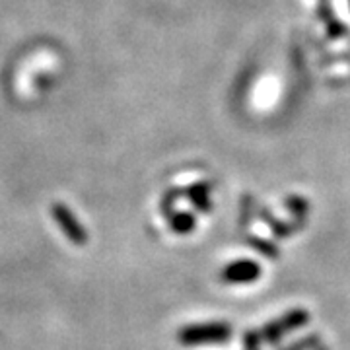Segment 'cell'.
Here are the masks:
<instances>
[{
    "mask_svg": "<svg viewBox=\"0 0 350 350\" xmlns=\"http://www.w3.org/2000/svg\"><path fill=\"white\" fill-rule=\"evenodd\" d=\"M230 337V327L226 323H204L181 329L179 340L183 345H200V342H222Z\"/></svg>",
    "mask_w": 350,
    "mask_h": 350,
    "instance_id": "obj_1",
    "label": "cell"
},
{
    "mask_svg": "<svg viewBox=\"0 0 350 350\" xmlns=\"http://www.w3.org/2000/svg\"><path fill=\"white\" fill-rule=\"evenodd\" d=\"M308 319L310 317H308V313L304 312V310H294V312L286 313L282 319H276L273 323L265 325V329H262V338L267 342L275 345V342H278L280 338L286 335L288 331H294V329H300L301 325H306Z\"/></svg>",
    "mask_w": 350,
    "mask_h": 350,
    "instance_id": "obj_2",
    "label": "cell"
},
{
    "mask_svg": "<svg viewBox=\"0 0 350 350\" xmlns=\"http://www.w3.org/2000/svg\"><path fill=\"white\" fill-rule=\"evenodd\" d=\"M261 275V269L255 261H236L232 265H228L224 271V280L226 282H253L257 280Z\"/></svg>",
    "mask_w": 350,
    "mask_h": 350,
    "instance_id": "obj_3",
    "label": "cell"
},
{
    "mask_svg": "<svg viewBox=\"0 0 350 350\" xmlns=\"http://www.w3.org/2000/svg\"><path fill=\"white\" fill-rule=\"evenodd\" d=\"M55 218H57V222L61 224V228L64 230V234L70 238V241H75L78 245H84L86 243V232L80 228V224L76 222L75 218H72V214L68 213V208L66 206H61V204H57L55 206Z\"/></svg>",
    "mask_w": 350,
    "mask_h": 350,
    "instance_id": "obj_4",
    "label": "cell"
},
{
    "mask_svg": "<svg viewBox=\"0 0 350 350\" xmlns=\"http://www.w3.org/2000/svg\"><path fill=\"white\" fill-rule=\"evenodd\" d=\"M189 199L195 202V206H199L202 211L211 208V200H208V187L206 185H195L189 189Z\"/></svg>",
    "mask_w": 350,
    "mask_h": 350,
    "instance_id": "obj_5",
    "label": "cell"
},
{
    "mask_svg": "<svg viewBox=\"0 0 350 350\" xmlns=\"http://www.w3.org/2000/svg\"><path fill=\"white\" fill-rule=\"evenodd\" d=\"M195 226V218L187 213H179L175 214L174 220H172V228H174L177 234H185V232H191Z\"/></svg>",
    "mask_w": 350,
    "mask_h": 350,
    "instance_id": "obj_6",
    "label": "cell"
},
{
    "mask_svg": "<svg viewBox=\"0 0 350 350\" xmlns=\"http://www.w3.org/2000/svg\"><path fill=\"white\" fill-rule=\"evenodd\" d=\"M317 345H319V337H308L301 338L298 342H294V345H290V347L284 350H312L313 347H317Z\"/></svg>",
    "mask_w": 350,
    "mask_h": 350,
    "instance_id": "obj_7",
    "label": "cell"
},
{
    "mask_svg": "<svg viewBox=\"0 0 350 350\" xmlns=\"http://www.w3.org/2000/svg\"><path fill=\"white\" fill-rule=\"evenodd\" d=\"M245 349L259 350V338H257L255 333H247V337H245Z\"/></svg>",
    "mask_w": 350,
    "mask_h": 350,
    "instance_id": "obj_8",
    "label": "cell"
},
{
    "mask_svg": "<svg viewBox=\"0 0 350 350\" xmlns=\"http://www.w3.org/2000/svg\"><path fill=\"white\" fill-rule=\"evenodd\" d=\"M319 350H323V349H319Z\"/></svg>",
    "mask_w": 350,
    "mask_h": 350,
    "instance_id": "obj_9",
    "label": "cell"
}]
</instances>
